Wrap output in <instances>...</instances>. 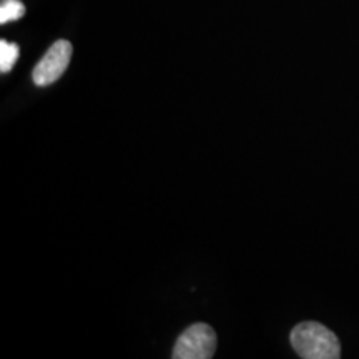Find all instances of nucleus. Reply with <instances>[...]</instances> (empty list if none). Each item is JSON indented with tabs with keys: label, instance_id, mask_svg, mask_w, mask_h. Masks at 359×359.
<instances>
[{
	"label": "nucleus",
	"instance_id": "1",
	"mask_svg": "<svg viewBox=\"0 0 359 359\" xmlns=\"http://www.w3.org/2000/svg\"><path fill=\"white\" fill-rule=\"evenodd\" d=\"M290 341L296 354L303 359L341 358V344L338 336L321 323H299L291 331Z\"/></svg>",
	"mask_w": 359,
	"mask_h": 359
},
{
	"label": "nucleus",
	"instance_id": "2",
	"mask_svg": "<svg viewBox=\"0 0 359 359\" xmlns=\"http://www.w3.org/2000/svg\"><path fill=\"white\" fill-rule=\"evenodd\" d=\"M217 351V333L212 326L196 323L183 331L177 339L172 358L175 359H210Z\"/></svg>",
	"mask_w": 359,
	"mask_h": 359
},
{
	"label": "nucleus",
	"instance_id": "3",
	"mask_svg": "<svg viewBox=\"0 0 359 359\" xmlns=\"http://www.w3.org/2000/svg\"><path fill=\"white\" fill-rule=\"evenodd\" d=\"M72 52L74 48L69 40H57L42 57V60L35 65L32 72L34 83L39 87H47V85L57 82L70 64Z\"/></svg>",
	"mask_w": 359,
	"mask_h": 359
},
{
	"label": "nucleus",
	"instance_id": "4",
	"mask_svg": "<svg viewBox=\"0 0 359 359\" xmlns=\"http://www.w3.org/2000/svg\"><path fill=\"white\" fill-rule=\"evenodd\" d=\"M20 48L17 43H11L7 40H0V72L8 74L15 62L19 60Z\"/></svg>",
	"mask_w": 359,
	"mask_h": 359
},
{
	"label": "nucleus",
	"instance_id": "5",
	"mask_svg": "<svg viewBox=\"0 0 359 359\" xmlns=\"http://www.w3.org/2000/svg\"><path fill=\"white\" fill-rule=\"evenodd\" d=\"M25 6L20 0H4L0 6V24H8V22L19 20L24 17Z\"/></svg>",
	"mask_w": 359,
	"mask_h": 359
}]
</instances>
